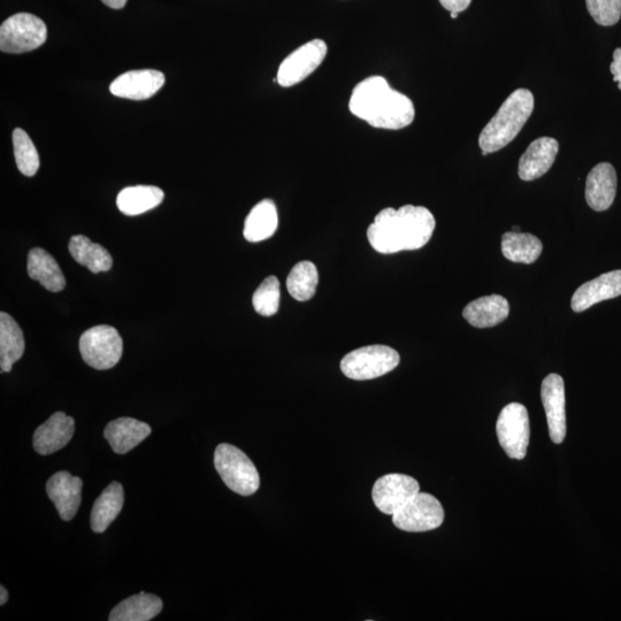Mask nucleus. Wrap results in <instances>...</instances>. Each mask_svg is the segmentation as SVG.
<instances>
[{"instance_id":"17","label":"nucleus","mask_w":621,"mask_h":621,"mask_svg":"<svg viewBox=\"0 0 621 621\" xmlns=\"http://www.w3.org/2000/svg\"><path fill=\"white\" fill-rule=\"evenodd\" d=\"M621 295V270L604 273L584 283L575 291L571 306L574 312H584L593 305Z\"/></svg>"},{"instance_id":"13","label":"nucleus","mask_w":621,"mask_h":621,"mask_svg":"<svg viewBox=\"0 0 621 621\" xmlns=\"http://www.w3.org/2000/svg\"><path fill=\"white\" fill-rule=\"evenodd\" d=\"M164 84L163 73L156 69H141L120 75L111 83L110 91L115 97L145 101L155 96Z\"/></svg>"},{"instance_id":"35","label":"nucleus","mask_w":621,"mask_h":621,"mask_svg":"<svg viewBox=\"0 0 621 621\" xmlns=\"http://www.w3.org/2000/svg\"><path fill=\"white\" fill-rule=\"evenodd\" d=\"M102 2L106 6L111 7V9L113 10H121V9H124L128 0H102Z\"/></svg>"},{"instance_id":"23","label":"nucleus","mask_w":621,"mask_h":621,"mask_svg":"<svg viewBox=\"0 0 621 621\" xmlns=\"http://www.w3.org/2000/svg\"><path fill=\"white\" fill-rule=\"evenodd\" d=\"M25 337L22 329L10 314L0 313V367L2 373H9L25 354Z\"/></svg>"},{"instance_id":"6","label":"nucleus","mask_w":621,"mask_h":621,"mask_svg":"<svg viewBox=\"0 0 621 621\" xmlns=\"http://www.w3.org/2000/svg\"><path fill=\"white\" fill-rule=\"evenodd\" d=\"M48 28L30 13L12 15L0 27V50L12 55L34 51L46 42Z\"/></svg>"},{"instance_id":"4","label":"nucleus","mask_w":621,"mask_h":621,"mask_svg":"<svg viewBox=\"0 0 621 621\" xmlns=\"http://www.w3.org/2000/svg\"><path fill=\"white\" fill-rule=\"evenodd\" d=\"M214 466L226 486L236 494L250 496L260 486L259 473L252 460L232 444L222 443L214 452Z\"/></svg>"},{"instance_id":"38","label":"nucleus","mask_w":621,"mask_h":621,"mask_svg":"<svg viewBox=\"0 0 621 621\" xmlns=\"http://www.w3.org/2000/svg\"><path fill=\"white\" fill-rule=\"evenodd\" d=\"M512 232L519 233L520 232V228L519 227H513L512 228Z\"/></svg>"},{"instance_id":"11","label":"nucleus","mask_w":621,"mask_h":621,"mask_svg":"<svg viewBox=\"0 0 621 621\" xmlns=\"http://www.w3.org/2000/svg\"><path fill=\"white\" fill-rule=\"evenodd\" d=\"M420 493L419 482L409 475L388 474L374 483L372 498L385 515L394 516L406 503Z\"/></svg>"},{"instance_id":"7","label":"nucleus","mask_w":621,"mask_h":621,"mask_svg":"<svg viewBox=\"0 0 621 621\" xmlns=\"http://www.w3.org/2000/svg\"><path fill=\"white\" fill-rule=\"evenodd\" d=\"M124 342L117 329L96 326L84 332L80 339V352L84 363L96 370H110L119 363Z\"/></svg>"},{"instance_id":"27","label":"nucleus","mask_w":621,"mask_h":621,"mask_svg":"<svg viewBox=\"0 0 621 621\" xmlns=\"http://www.w3.org/2000/svg\"><path fill=\"white\" fill-rule=\"evenodd\" d=\"M164 191L153 186L128 187L120 191L117 198L119 210L129 217L155 209L164 201Z\"/></svg>"},{"instance_id":"25","label":"nucleus","mask_w":621,"mask_h":621,"mask_svg":"<svg viewBox=\"0 0 621 621\" xmlns=\"http://www.w3.org/2000/svg\"><path fill=\"white\" fill-rule=\"evenodd\" d=\"M68 249L75 262L87 267L91 273L109 272L112 268L113 259L110 252L101 244L91 242L86 236H73Z\"/></svg>"},{"instance_id":"33","label":"nucleus","mask_w":621,"mask_h":621,"mask_svg":"<svg viewBox=\"0 0 621 621\" xmlns=\"http://www.w3.org/2000/svg\"><path fill=\"white\" fill-rule=\"evenodd\" d=\"M472 0H440L441 5L449 12H463L470 6Z\"/></svg>"},{"instance_id":"16","label":"nucleus","mask_w":621,"mask_h":621,"mask_svg":"<svg viewBox=\"0 0 621 621\" xmlns=\"http://www.w3.org/2000/svg\"><path fill=\"white\" fill-rule=\"evenodd\" d=\"M558 151L559 144L552 137H540L529 144L519 160V178L524 181L540 179L554 165Z\"/></svg>"},{"instance_id":"9","label":"nucleus","mask_w":621,"mask_h":621,"mask_svg":"<svg viewBox=\"0 0 621 621\" xmlns=\"http://www.w3.org/2000/svg\"><path fill=\"white\" fill-rule=\"evenodd\" d=\"M444 510L437 498L419 493L393 516V523L405 532L433 531L443 524Z\"/></svg>"},{"instance_id":"22","label":"nucleus","mask_w":621,"mask_h":621,"mask_svg":"<svg viewBox=\"0 0 621 621\" xmlns=\"http://www.w3.org/2000/svg\"><path fill=\"white\" fill-rule=\"evenodd\" d=\"M125 502L124 487L112 482L92 506L90 525L95 533H103L119 516Z\"/></svg>"},{"instance_id":"29","label":"nucleus","mask_w":621,"mask_h":621,"mask_svg":"<svg viewBox=\"0 0 621 621\" xmlns=\"http://www.w3.org/2000/svg\"><path fill=\"white\" fill-rule=\"evenodd\" d=\"M318 283L319 273L316 265L301 262L295 265L288 275V293L298 302L310 301L316 295Z\"/></svg>"},{"instance_id":"3","label":"nucleus","mask_w":621,"mask_h":621,"mask_svg":"<svg viewBox=\"0 0 621 621\" xmlns=\"http://www.w3.org/2000/svg\"><path fill=\"white\" fill-rule=\"evenodd\" d=\"M533 111L532 91L527 89L513 91L479 136L482 156L500 151L515 140L531 118Z\"/></svg>"},{"instance_id":"31","label":"nucleus","mask_w":621,"mask_h":621,"mask_svg":"<svg viewBox=\"0 0 621 621\" xmlns=\"http://www.w3.org/2000/svg\"><path fill=\"white\" fill-rule=\"evenodd\" d=\"M280 282L276 276H268L253 294L252 304L263 317H272L279 311Z\"/></svg>"},{"instance_id":"34","label":"nucleus","mask_w":621,"mask_h":621,"mask_svg":"<svg viewBox=\"0 0 621 621\" xmlns=\"http://www.w3.org/2000/svg\"><path fill=\"white\" fill-rule=\"evenodd\" d=\"M610 72L613 75V80L618 82V88L621 90V48L616 49L613 52V61L610 65Z\"/></svg>"},{"instance_id":"18","label":"nucleus","mask_w":621,"mask_h":621,"mask_svg":"<svg viewBox=\"0 0 621 621\" xmlns=\"http://www.w3.org/2000/svg\"><path fill=\"white\" fill-rule=\"evenodd\" d=\"M617 173L609 163L596 165L587 176L586 201L594 211L610 209L617 194Z\"/></svg>"},{"instance_id":"19","label":"nucleus","mask_w":621,"mask_h":621,"mask_svg":"<svg viewBox=\"0 0 621 621\" xmlns=\"http://www.w3.org/2000/svg\"><path fill=\"white\" fill-rule=\"evenodd\" d=\"M148 424L134 418H119L106 426L104 436L115 454L125 455L151 434Z\"/></svg>"},{"instance_id":"15","label":"nucleus","mask_w":621,"mask_h":621,"mask_svg":"<svg viewBox=\"0 0 621 621\" xmlns=\"http://www.w3.org/2000/svg\"><path fill=\"white\" fill-rule=\"evenodd\" d=\"M75 432V421L64 412H56L36 429L34 448L37 454L48 456L65 448Z\"/></svg>"},{"instance_id":"26","label":"nucleus","mask_w":621,"mask_h":621,"mask_svg":"<svg viewBox=\"0 0 621 621\" xmlns=\"http://www.w3.org/2000/svg\"><path fill=\"white\" fill-rule=\"evenodd\" d=\"M163 610V601L156 595L140 593L126 598L115 607L110 621H149Z\"/></svg>"},{"instance_id":"10","label":"nucleus","mask_w":621,"mask_h":621,"mask_svg":"<svg viewBox=\"0 0 621 621\" xmlns=\"http://www.w3.org/2000/svg\"><path fill=\"white\" fill-rule=\"evenodd\" d=\"M327 44L313 40L299 46L282 61L276 81L283 88H290L304 81L322 64L327 56Z\"/></svg>"},{"instance_id":"21","label":"nucleus","mask_w":621,"mask_h":621,"mask_svg":"<svg viewBox=\"0 0 621 621\" xmlns=\"http://www.w3.org/2000/svg\"><path fill=\"white\" fill-rule=\"evenodd\" d=\"M27 271L30 279L40 282L51 293H59L66 287V279L57 260L42 248L29 251Z\"/></svg>"},{"instance_id":"32","label":"nucleus","mask_w":621,"mask_h":621,"mask_svg":"<svg viewBox=\"0 0 621 621\" xmlns=\"http://www.w3.org/2000/svg\"><path fill=\"white\" fill-rule=\"evenodd\" d=\"M587 10L598 25L615 26L621 18V0H586Z\"/></svg>"},{"instance_id":"37","label":"nucleus","mask_w":621,"mask_h":621,"mask_svg":"<svg viewBox=\"0 0 621 621\" xmlns=\"http://www.w3.org/2000/svg\"><path fill=\"white\" fill-rule=\"evenodd\" d=\"M458 15H459V13H457V12H450L451 19H457Z\"/></svg>"},{"instance_id":"8","label":"nucleus","mask_w":621,"mask_h":621,"mask_svg":"<svg viewBox=\"0 0 621 621\" xmlns=\"http://www.w3.org/2000/svg\"><path fill=\"white\" fill-rule=\"evenodd\" d=\"M498 442L511 459L521 460L527 455L531 424L527 409L523 404L506 405L497 419Z\"/></svg>"},{"instance_id":"12","label":"nucleus","mask_w":621,"mask_h":621,"mask_svg":"<svg viewBox=\"0 0 621 621\" xmlns=\"http://www.w3.org/2000/svg\"><path fill=\"white\" fill-rule=\"evenodd\" d=\"M541 398L546 411L552 442L562 444L566 436L565 383L561 375L549 374L541 386Z\"/></svg>"},{"instance_id":"2","label":"nucleus","mask_w":621,"mask_h":621,"mask_svg":"<svg viewBox=\"0 0 621 621\" xmlns=\"http://www.w3.org/2000/svg\"><path fill=\"white\" fill-rule=\"evenodd\" d=\"M349 109L368 125L387 130H400L412 124L416 110L408 96L390 88L382 76H371L352 91Z\"/></svg>"},{"instance_id":"5","label":"nucleus","mask_w":621,"mask_h":621,"mask_svg":"<svg viewBox=\"0 0 621 621\" xmlns=\"http://www.w3.org/2000/svg\"><path fill=\"white\" fill-rule=\"evenodd\" d=\"M400 360V354L387 345H368L344 356L341 371L352 380H373L394 371Z\"/></svg>"},{"instance_id":"20","label":"nucleus","mask_w":621,"mask_h":621,"mask_svg":"<svg viewBox=\"0 0 621 621\" xmlns=\"http://www.w3.org/2000/svg\"><path fill=\"white\" fill-rule=\"evenodd\" d=\"M509 302L501 295H490L475 299L463 311V317L477 328H490L501 324L509 317Z\"/></svg>"},{"instance_id":"24","label":"nucleus","mask_w":621,"mask_h":621,"mask_svg":"<svg viewBox=\"0 0 621 621\" xmlns=\"http://www.w3.org/2000/svg\"><path fill=\"white\" fill-rule=\"evenodd\" d=\"M278 210L271 199L258 203L245 220L243 235L245 240L258 243L270 239L278 229Z\"/></svg>"},{"instance_id":"14","label":"nucleus","mask_w":621,"mask_h":621,"mask_svg":"<svg viewBox=\"0 0 621 621\" xmlns=\"http://www.w3.org/2000/svg\"><path fill=\"white\" fill-rule=\"evenodd\" d=\"M83 482L71 473L60 471L46 483V492L50 500L55 503L59 516L65 521H71L78 513L81 505Z\"/></svg>"},{"instance_id":"36","label":"nucleus","mask_w":621,"mask_h":621,"mask_svg":"<svg viewBox=\"0 0 621 621\" xmlns=\"http://www.w3.org/2000/svg\"><path fill=\"white\" fill-rule=\"evenodd\" d=\"M0 593H2V597H0V604L5 605L7 601H9V592H7V589L2 586L0 587Z\"/></svg>"},{"instance_id":"28","label":"nucleus","mask_w":621,"mask_h":621,"mask_svg":"<svg viewBox=\"0 0 621 621\" xmlns=\"http://www.w3.org/2000/svg\"><path fill=\"white\" fill-rule=\"evenodd\" d=\"M542 251V242L532 234L509 232L502 236V252L510 262L533 264L539 259Z\"/></svg>"},{"instance_id":"1","label":"nucleus","mask_w":621,"mask_h":621,"mask_svg":"<svg viewBox=\"0 0 621 621\" xmlns=\"http://www.w3.org/2000/svg\"><path fill=\"white\" fill-rule=\"evenodd\" d=\"M435 226L433 213L424 206L388 207L368 227L367 239L382 255L419 250L431 241Z\"/></svg>"},{"instance_id":"30","label":"nucleus","mask_w":621,"mask_h":621,"mask_svg":"<svg viewBox=\"0 0 621 621\" xmlns=\"http://www.w3.org/2000/svg\"><path fill=\"white\" fill-rule=\"evenodd\" d=\"M12 137L15 161H17L19 171L30 178L37 173L41 164L35 144L21 128L14 129Z\"/></svg>"}]
</instances>
